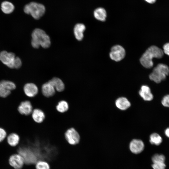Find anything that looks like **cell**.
<instances>
[{"label": "cell", "instance_id": "obj_19", "mask_svg": "<svg viewBox=\"0 0 169 169\" xmlns=\"http://www.w3.org/2000/svg\"><path fill=\"white\" fill-rule=\"evenodd\" d=\"M20 140L19 136L17 133H12L10 134L7 138V142L11 146L15 147L19 144Z\"/></svg>", "mask_w": 169, "mask_h": 169}, {"label": "cell", "instance_id": "obj_12", "mask_svg": "<svg viewBox=\"0 0 169 169\" xmlns=\"http://www.w3.org/2000/svg\"><path fill=\"white\" fill-rule=\"evenodd\" d=\"M23 90L25 94L30 97L35 96L38 92L37 86L35 84L31 83L25 84L24 86Z\"/></svg>", "mask_w": 169, "mask_h": 169}, {"label": "cell", "instance_id": "obj_11", "mask_svg": "<svg viewBox=\"0 0 169 169\" xmlns=\"http://www.w3.org/2000/svg\"><path fill=\"white\" fill-rule=\"evenodd\" d=\"M18 112L21 114L28 115L33 111V107L29 101L25 100L22 102L18 108Z\"/></svg>", "mask_w": 169, "mask_h": 169}, {"label": "cell", "instance_id": "obj_27", "mask_svg": "<svg viewBox=\"0 0 169 169\" xmlns=\"http://www.w3.org/2000/svg\"><path fill=\"white\" fill-rule=\"evenodd\" d=\"M22 63L20 59L18 57H16L14 60L13 68L18 69L22 65Z\"/></svg>", "mask_w": 169, "mask_h": 169}, {"label": "cell", "instance_id": "obj_18", "mask_svg": "<svg viewBox=\"0 0 169 169\" xmlns=\"http://www.w3.org/2000/svg\"><path fill=\"white\" fill-rule=\"evenodd\" d=\"M32 117L35 122L41 123L44 120L45 115L42 110L38 109H36L32 112Z\"/></svg>", "mask_w": 169, "mask_h": 169}, {"label": "cell", "instance_id": "obj_2", "mask_svg": "<svg viewBox=\"0 0 169 169\" xmlns=\"http://www.w3.org/2000/svg\"><path fill=\"white\" fill-rule=\"evenodd\" d=\"M31 36V44L33 48L37 49L40 46L46 49L50 46V38L43 29L38 28L34 29L32 32Z\"/></svg>", "mask_w": 169, "mask_h": 169}, {"label": "cell", "instance_id": "obj_6", "mask_svg": "<svg viewBox=\"0 0 169 169\" xmlns=\"http://www.w3.org/2000/svg\"><path fill=\"white\" fill-rule=\"evenodd\" d=\"M64 136L66 140L71 145H77L80 142V135L75 129L73 128L67 130L65 133Z\"/></svg>", "mask_w": 169, "mask_h": 169}, {"label": "cell", "instance_id": "obj_25", "mask_svg": "<svg viewBox=\"0 0 169 169\" xmlns=\"http://www.w3.org/2000/svg\"><path fill=\"white\" fill-rule=\"evenodd\" d=\"M165 160V156L162 154H155L152 158L153 163L156 162H164Z\"/></svg>", "mask_w": 169, "mask_h": 169}, {"label": "cell", "instance_id": "obj_22", "mask_svg": "<svg viewBox=\"0 0 169 169\" xmlns=\"http://www.w3.org/2000/svg\"><path fill=\"white\" fill-rule=\"evenodd\" d=\"M162 141V138L158 134L154 133L151 134L150 137V142L153 145L158 146Z\"/></svg>", "mask_w": 169, "mask_h": 169}, {"label": "cell", "instance_id": "obj_1", "mask_svg": "<svg viewBox=\"0 0 169 169\" xmlns=\"http://www.w3.org/2000/svg\"><path fill=\"white\" fill-rule=\"evenodd\" d=\"M163 54V52L161 49L156 46H151L142 54L140 59V62L144 67L150 68L153 65L152 59L154 58H161Z\"/></svg>", "mask_w": 169, "mask_h": 169}, {"label": "cell", "instance_id": "obj_16", "mask_svg": "<svg viewBox=\"0 0 169 169\" xmlns=\"http://www.w3.org/2000/svg\"><path fill=\"white\" fill-rule=\"evenodd\" d=\"M115 104L116 107L121 110H125L131 106V103L125 97H120L115 101Z\"/></svg>", "mask_w": 169, "mask_h": 169}, {"label": "cell", "instance_id": "obj_13", "mask_svg": "<svg viewBox=\"0 0 169 169\" xmlns=\"http://www.w3.org/2000/svg\"><path fill=\"white\" fill-rule=\"evenodd\" d=\"M139 94L140 96L145 101H150L153 97L150 88L146 85H143L141 88Z\"/></svg>", "mask_w": 169, "mask_h": 169}, {"label": "cell", "instance_id": "obj_28", "mask_svg": "<svg viewBox=\"0 0 169 169\" xmlns=\"http://www.w3.org/2000/svg\"><path fill=\"white\" fill-rule=\"evenodd\" d=\"M161 104L164 106L169 107V95H166L163 97Z\"/></svg>", "mask_w": 169, "mask_h": 169}, {"label": "cell", "instance_id": "obj_3", "mask_svg": "<svg viewBox=\"0 0 169 169\" xmlns=\"http://www.w3.org/2000/svg\"><path fill=\"white\" fill-rule=\"evenodd\" d=\"M23 11L25 13L31 15L34 19H38L44 14L45 8L42 4L32 2L24 6Z\"/></svg>", "mask_w": 169, "mask_h": 169}, {"label": "cell", "instance_id": "obj_4", "mask_svg": "<svg viewBox=\"0 0 169 169\" xmlns=\"http://www.w3.org/2000/svg\"><path fill=\"white\" fill-rule=\"evenodd\" d=\"M169 74L168 67L165 64H159L154 68L149 77L151 80L158 83L164 80Z\"/></svg>", "mask_w": 169, "mask_h": 169}, {"label": "cell", "instance_id": "obj_14", "mask_svg": "<svg viewBox=\"0 0 169 169\" xmlns=\"http://www.w3.org/2000/svg\"><path fill=\"white\" fill-rule=\"evenodd\" d=\"M86 28L85 25L81 23L76 24L74 28V33L78 41L82 40L84 37V32Z\"/></svg>", "mask_w": 169, "mask_h": 169}, {"label": "cell", "instance_id": "obj_23", "mask_svg": "<svg viewBox=\"0 0 169 169\" xmlns=\"http://www.w3.org/2000/svg\"><path fill=\"white\" fill-rule=\"evenodd\" d=\"M57 110L59 112L64 113L66 111L69 109V105L65 100L60 101L56 106Z\"/></svg>", "mask_w": 169, "mask_h": 169}, {"label": "cell", "instance_id": "obj_30", "mask_svg": "<svg viewBox=\"0 0 169 169\" xmlns=\"http://www.w3.org/2000/svg\"><path fill=\"white\" fill-rule=\"evenodd\" d=\"M163 49L164 52L169 56V43L165 44L163 46Z\"/></svg>", "mask_w": 169, "mask_h": 169}, {"label": "cell", "instance_id": "obj_26", "mask_svg": "<svg viewBox=\"0 0 169 169\" xmlns=\"http://www.w3.org/2000/svg\"><path fill=\"white\" fill-rule=\"evenodd\" d=\"M153 169H165L166 165L164 162L154 163L152 165Z\"/></svg>", "mask_w": 169, "mask_h": 169}, {"label": "cell", "instance_id": "obj_29", "mask_svg": "<svg viewBox=\"0 0 169 169\" xmlns=\"http://www.w3.org/2000/svg\"><path fill=\"white\" fill-rule=\"evenodd\" d=\"M7 133L3 128L0 127V143L2 142L6 138Z\"/></svg>", "mask_w": 169, "mask_h": 169}, {"label": "cell", "instance_id": "obj_7", "mask_svg": "<svg viewBox=\"0 0 169 169\" xmlns=\"http://www.w3.org/2000/svg\"><path fill=\"white\" fill-rule=\"evenodd\" d=\"M125 52L124 49L119 45L113 46L111 49L110 56L111 59L115 61H119L125 57Z\"/></svg>", "mask_w": 169, "mask_h": 169}, {"label": "cell", "instance_id": "obj_20", "mask_svg": "<svg viewBox=\"0 0 169 169\" xmlns=\"http://www.w3.org/2000/svg\"><path fill=\"white\" fill-rule=\"evenodd\" d=\"M57 91L61 92L64 89L65 86L63 81L60 79L54 77L49 81Z\"/></svg>", "mask_w": 169, "mask_h": 169}, {"label": "cell", "instance_id": "obj_15", "mask_svg": "<svg viewBox=\"0 0 169 169\" xmlns=\"http://www.w3.org/2000/svg\"><path fill=\"white\" fill-rule=\"evenodd\" d=\"M42 92L45 97H48L53 96L55 93V89L49 82L44 84L42 86Z\"/></svg>", "mask_w": 169, "mask_h": 169}, {"label": "cell", "instance_id": "obj_24", "mask_svg": "<svg viewBox=\"0 0 169 169\" xmlns=\"http://www.w3.org/2000/svg\"><path fill=\"white\" fill-rule=\"evenodd\" d=\"M36 169H50V167L49 163L44 160L38 161L35 164Z\"/></svg>", "mask_w": 169, "mask_h": 169}, {"label": "cell", "instance_id": "obj_32", "mask_svg": "<svg viewBox=\"0 0 169 169\" xmlns=\"http://www.w3.org/2000/svg\"><path fill=\"white\" fill-rule=\"evenodd\" d=\"M147 3H154L156 0H145Z\"/></svg>", "mask_w": 169, "mask_h": 169}, {"label": "cell", "instance_id": "obj_9", "mask_svg": "<svg viewBox=\"0 0 169 169\" xmlns=\"http://www.w3.org/2000/svg\"><path fill=\"white\" fill-rule=\"evenodd\" d=\"M8 162L14 169H21L25 164L23 158L18 153L11 155L9 158Z\"/></svg>", "mask_w": 169, "mask_h": 169}, {"label": "cell", "instance_id": "obj_5", "mask_svg": "<svg viewBox=\"0 0 169 169\" xmlns=\"http://www.w3.org/2000/svg\"><path fill=\"white\" fill-rule=\"evenodd\" d=\"M16 85L13 82L9 80L0 81V97L5 98L10 95L11 91L15 89Z\"/></svg>", "mask_w": 169, "mask_h": 169}, {"label": "cell", "instance_id": "obj_10", "mask_svg": "<svg viewBox=\"0 0 169 169\" xmlns=\"http://www.w3.org/2000/svg\"><path fill=\"white\" fill-rule=\"evenodd\" d=\"M144 145L141 140L138 139L132 140L129 145L130 149L133 153L137 154L142 152L144 149Z\"/></svg>", "mask_w": 169, "mask_h": 169}, {"label": "cell", "instance_id": "obj_17", "mask_svg": "<svg viewBox=\"0 0 169 169\" xmlns=\"http://www.w3.org/2000/svg\"><path fill=\"white\" fill-rule=\"evenodd\" d=\"M1 9L4 13L9 14L13 11L15 9V7L12 3L8 1H5L1 3Z\"/></svg>", "mask_w": 169, "mask_h": 169}, {"label": "cell", "instance_id": "obj_31", "mask_svg": "<svg viewBox=\"0 0 169 169\" xmlns=\"http://www.w3.org/2000/svg\"><path fill=\"white\" fill-rule=\"evenodd\" d=\"M165 133L166 136L169 138V127L166 129Z\"/></svg>", "mask_w": 169, "mask_h": 169}, {"label": "cell", "instance_id": "obj_8", "mask_svg": "<svg viewBox=\"0 0 169 169\" xmlns=\"http://www.w3.org/2000/svg\"><path fill=\"white\" fill-rule=\"evenodd\" d=\"M16 57L15 54L12 52L3 51L0 53V60L3 64L10 68H13Z\"/></svg>", "mask_w": 169, "mask_h": 169}, {"label": "cell", "instance_id": "obj_21", "mask_svg": "<svg viewBox=\"0 0 169 169\" xmlns=\"http://www.w3.org/2000/svg\"><path fill=\"white\" fill-rule=\"evenodd\" d=\"M94 15L97 19L101 21L105 20L106 17V12L105 10L102 8H99L95 10Z\"/></svg>", "mask_w": 169, "mask_h": 169}]
</instances>
